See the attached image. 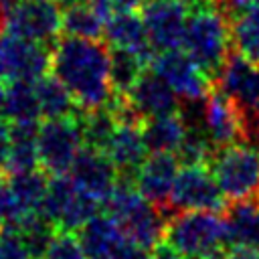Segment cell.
I'll use <instances>...</instances> for the list:
<instances>
[{
	"instance_id": "17",
	"label": "cell",
	"mask_w": 259,
	"mask_h": 259,
	"mask_svg": "<svg viewBox=\"0 0 259 259\" xmlns=\"http://www.w3.org/2000/svg\"><path fill=\"white\" fill-rule=\"evenodd\" d=\"M125 97L142 119L174 113L178 107V95L154 71H144Z\"/></svg>"
},
{
	"instance_id": "10",
	"label": "cell",
	"mask_w": 259,
	"mask_h": 259,
	"mask_svg": "<svg viewBox=\"0 0 259 259\" xmlns=\"http://www.w3.org/2000/svg\"><path fill=\"white\" fill-rule=\"evenodd\" d=\"M51 69V51L10 32H0V79L2 81H36Z\"/></svg>"
},
{
	"instance_id": "25",
	"label": "cell",
	"mask_w": 259,
	"mask_h": 259,
	"mask_svg": "<svg viewBox=\"0 0 259 259\" xmlns=\"http://www.w3.org/2000/svg\"><path fill=\"white\" fill-rule=\"evenodd\" d=\"M38 125L34 123H10V156L8 172L34 170L38 164Z\"/></svg>"
},
{
	"instance_id": "36",
	"label": "cell",
	"mask_w": 259,
	"mask_h": 259,
	"mask_svg": "<svg viewBox=\"0 0 259 259\" xmlns=\"http://www.w3.org/2000/svg\"><path fill=\"white\" fill-rule=\"evenodd\" d=\"M152 259H184L168 241H160L152 247V253H150Z\"/></svg>"
},
{
	"instance_id": "5",
	"label": "cell",
	"mask_w": 259,
	"mask_h": 259,
	"mask_svg": "<svg viewBox=\"0 0 259 259\" xmlns=\"http://www.w3.org/2000/svg\"><path fill=\"white\" fill-rule=\"evenodd\" d=\"M208 168L229 202L259 200V150L233 144L214 150Z\"/></svg>"
},
{
	"instance_id": "12",
	"label": "cell",
	"mask_w": 259,
	"mask_h": 259,
	"mask_svg": "<svg viewBox=\"0 0 259 259\" xmlns=\"http://www.w3.org/2000/svg\"><path fill=\"white\" fill-rule=\"evenodd\" d=\"M152 71L160 75L184 101L204 99L210 91V77L186 53H180L178 49L154 55Z\"/></svg>"
},
{
	"instance_id": "31",
	"label": "cell",
	"mask_w": 259,
	"mask_h": 259,
	"mask_svg": "<svg viewBox=\"0 0 259 259\" xmlns=\"http://www.w3.org/2000/svg\"><path fill=\"white\" fill-rule=\"evenodd\" d=\"M0 259H30L28 247L14 227L0 229Z\"/></svg>"
},
{
	"instance_id": "27",
	"label": "cell",
	"mask_w": 259,
	"mask_h": 259,
	"mask_svg": "<svg viewBox=\"0 0 259 259\" xmlns=\"http://www.w3.org/2000/svg\"><path fill=\"white\" fill-rule=\"evenodd\" d=\"M79 123L83 132V144L93 150H101L107 146L111 134L117 127V117L109 105H101L95 109L79 111Z\"/></svg>"
},
{
	"instance_id": "21",
	"label": "cell",
	"mask_w": 259,
	"mask_h": 259,
	"mask_svg": "<svg viewBox=\"0 0 259 259\" xmlns=\"http://www.w3.org/2000/svg\"><path fill=\"white\" fill-rule=\"evenodd\" d=\"M79 241L87 259H109L125 241L123 231L109 214H95L79 229Z\"/></svg>"
},
{
	"instance_id": "22",
	"label": "cell",
	"mask_w": 259,
	"mask_h": 259,
	"mask_svg": "<svg viewBox=\"0 0 259 259\" xmlns=\"http://www.w3.org/2000/svg\"><path fill=\"white\" fill-rule=\"evenodd\" d=\"M186 134H188L186 119L182 117V113H176V111L148 117L142 121V138L148 152L152 154H158V152L176 154Z\"/></svg>"
},
{
	"instance_id": "24",
	"label": "cell",
	"mask_w": 259,
	"mask_h": 259,
	"mask_svg": "<svg viewBox=\"0 0 259 259\" xmlns=\"http://www.w3.org/2000/svg\"><path fill=\"white\" fill-rule=\"evenodd\" d=\"M36 97H38V107H40V117L45 119H59V117H73L81 109L77 107L73 95L69 89L55 77V75H45L34 81Z\"/></svg>"
},
{
	"instance_id": "41",
	"label": "cell",
	"mask_w": 259,
	"mask_h": 259,
	"mask_svg": "<svg viewBox=\"0 0 259 259\" xmlns=\"http://www.w3.org/2000/svg\"><path fill=\"white\" fill-rule=\"evenodd\" d=\"M4 85H2V79H0V119L4 117Z\"/></svg>"
},
{
	"instance_id": "11",
	"label": "cell",
	"mask_w": 259,
	"mask_h": 259,
	"mask_svg": "<svg viewBox=\"0 0 259 259\" xmlns=\"http://www.w3.org/2000/svg\"><path fill=\"white\" fill-rule=\"evenodd\" d=\"M142 20L156 53L182 47L188 20L186 4L178 0H146L142 4Z\"/></svg>"
},
{
	"instance_id": "32",
	"label": "cell",
	"mask_w": 259,
	"mask_h": 259,
	"mask_svg": "<svg viewBox=\"0 0 259 259\" xmlns=\"http://www.w3.org/2000/svg\"><path fill=\"white\" fill-rule=\"evenodd\" d=\"M146 0H89V4L95 8V12L107 20L115 12H125V10H136L142 8Z\"/></svg>"
},
{
	"instance_id": "26",
	"label": "cell",
	"mask_w": 259,
	"mask_h": 259,
	"mask_svg": "<svg viewBox=\"0 0 259 259\" xmlns=\"http://www.w3.org/2000/svg\"><path fill=\"white\" fill-rule=\"evenodd\" d=\"M233 49L259 63V0H251L231 18Z\"/></svg>"
},
{
	"instance_id": "18",
	"label": "cell",
	"mask_w": 259,
	"mask_h": 259,
	"mask_svg": "<svg viewBox=\"0 0 259 259\" xmlns=\"http://www.w3.org/2000/svg\"><path fill=\"white\" fill-rule=\"evenodd\" d=\"M103 152L117 168L119 176H125V180H130L132 174L136 176L148 152L142 138V123H117Z\"/></svg>"
},
{
	"instance_id": "20",
	"label": "cell",
	"mask_w": 259,
	"mask_h": 259,
	"mask_svg": "<svg viewBox=\"0 0 259 259\" xmlns=\"http://www.w3.org/2000/svg\"><path fill=\"white\" fill-rule=\"evenodd\" d=\"M227 239L231 247H247L259 251V200L229 202L223 210Z\"/></svg>"
},
{
	"instance_id": "42",
	"label": "cell",
	"mask_w": 259,
	"mask_h": 259,
	"mask_svg": "<svg viewBox=\"0 0 259 259\" xmlns=\"http://www.w3.org/2000/svg\"><path fill=\"white\" fill-rule=\"evenodd\" d=\"M178 2H182V4H186V6H200V4H206V2H210V0H178Z\"/></svg>"
},
{
	"instance_id": "2",
	"label": "cell",
	"mask_w": 259,
	"mask_h": 259,
	"mask_svg": "<svg viewBox=\"0 0 259 259\" xmlns=\"http://www.w3.org/2000/svg\"><path fill=\"white\" fill-rule=\"evenodd\" d=\"M182 47L184 53L210 79H214L235 51L229 14L214 0L194 6L186 20Z\"/></svg>"
},
{
	"instance_id": "13",
	"label": "cell",
	"mask_w": 259,
	"mask_h": 259,
	"mask_svg": "<svg viewBox=\"0 0 259 259\" xmlns=\"http://www.w3.org/2000/svg\"><path fill=\"white\" fill-rule=\"evenodd\" d=\"M202 127L214 150L233 144H245V130L241 115L233 105V101L219 87H210V91L204 97Z\"/></svg>"
},
{
	"instance_id": "23",
	"label": "cell",
	"mask_w": 259,
	"mask_h": 259,
	"mask_svg": "<svg viewBox=\"0 0 259 259\" xmlns=\"http://www.w3.org/2000/svg\"><path fill=\"white\" fill-rule=\"evenodd\" d=\"M40 117L34 81H8L4 89V119L8 123H34Z\"/></svg>"
},
{
	"instance_id": "40",
	"label": "cell",
	"mask_w": 259,
	"mask_h": 259,
	"mask_svg": "<svg viewBox=\"0 0 259 259\" xmlns=\"http://www.w3.org/2000/svg\"><path fill=\"white\" fill-rule=\"evenodd\" d=\"M89 0H57V4L61 8H71V6H77V4H85Z\"/></svg>"
},
{
	"instance_id": "7",
	"label": "cell",
	"mask_w": 259,
	"mask_h": 259,
	"mask_svg": "<svg viewBox=\"0 0 259 259\" xmlns=\"http://www.w3.org/2000/svg\"><path fill=\"white\" fill-rule=\"evenodd\" d=\"M97 206L99 202L81 190L73 178L61 174L51 178L40 212L57 227V231H79L97 214Z\"/></svg>"
},
{
	"instance_id": "9",
	"label": "cell",
	"mask_w": 259,
	"mask_h": 259,
	"mask_svg": "<svg viewBox=\"0 0 259 259\" xmlns=\"http://www.w3.org/2000/svg\"><path fill=\"white\" fill-rule=\"evenodd\" d=\"M61 20H63V12L57 2L20 0L10 6L2 30L47 45L59 36Z\"/></svg>"
},
{
	"instance_id": "16",
	"label": "cell",
	"mask_w": 259,
	"mask_h": 259,
	"mask_svg": "<svg viewBox=\"0 0 259 259\" xmlns=\"http://www.w3.org/2000/svg\"><path fill=\"white\" fill-rule=\"evenodd\" d=\"M103 36H105L109 47L127 51L132 55H136L138 59H142L146 65L152 63V59L156 55V51H154V47L148 38L142 14H138L136 10H125V12L111 14L105 20Z\"/></svg>"
},
{
	"instance_id": "35",
	"label": "cell",
	"mask_w": 259,
	"mask_h": 259,
	"mask_svg": "<svg viewBox=\"0 0 259 259\" xmlns=\"http://www.w3.org/2000/svg\"><path fill=\"white\" fill-rule=\"evenodd\" d=\"M10 156V123L0 119V174L8 168Z\"/></svg>"
},
{
	"instance_id": "19",
	"label": "cell",
	"mask_w": 259,
	"mask_h": 259,
	"mask_svg": "<svg viewBox=\"0 0 259 259\" xmlns=\"http://www.w3.org/2000/svg\"><path fill=\"white\" fill-rule=\"evenodd\" d=\"M49 182H51L49 174L45 170H36V168L26 170V172L10 174L8 186H10L16 219L8 227H16L24 217L42 210V202H45V196H47V190H49Z\"/></svg>"
},
{
	"instance_id": "3",
	"label": "cell",
	"mask_w": 259,
	"mask_h": 259,
	"mask_svg": "<svg viewBox=\"0 0 259 259\" xmlns=\"http://www.w3.org/2000/svg\"><path fill=\"white\" fill-rule=\"evenodd\" d=\"M164 241L182 257L227 259L229 239L225 217L217 210H184L166 223Z\"/></svg>"
},
{
	"instance_id": "29",
	"label": "cell",
	"mask_w": 259,
	"mask_h": 259,
	"mask_svg": "<svg viewBox=\"0 0 259 259\" xmlns=\"http://www.w3.org/2000/svg\"><path fill=\"white\" fill-rule=\"evenodd\" d=\"M146 63L136 55L115 49L111 51V87L113 95H125L144 73Z\"/></svg>"
},
{
	"instance_id": "30",
	"label": "cell",
	"mask_w": 259,
	"mask_h": 259,
	"mask_svg": "<svg viewBox=\"0 0 259 259\" xmlns=\"http://www.w3.org/2000/svg\"><path fill=\"white\" fill-rule=\"evenodd\" d=\"M42 259H87V255L73 231H57Z\"/></svg>"
},
{
	"instance_id": "4",
	"label": "cell",
	"mask_w": 259,
	"mask_h": 259,
	"mask_svg": "<svg viewBox=\"0 0 259 259\" xmlns=\"http://www.w3.org/2000/svg\"><path fill=\"white\" fill-rule=\"evenodd\" d=\"M105 208L107 214L119 225L127 241L144 249H152L162 241L168 223L164 208L146 200L132 180H123L115 186L111 196L105 200Z\"/></svg>"
},
{
	"instance_id": "38",
	"label": "cell",
	"mask_w": 259,
	"mask_h": 259,
	"mask_svg": "<svg viewBox=\"0 0 259 259\" xmlns=\"http://www.w3.org/2000/svg\"><path fill=\"white\" fill-rule=\"evenodd\" d=\"M227 259H259V251L247 247H231L227 251Z\"/></svg>"
},
{
	"instance_id": "15",
	"label": "cell",
	"mask_w": 259,
	"mask_h": 259,
	"mask_svg": "<svg viewBox=\"0 0 259 259\" xmlns=\"http://www.w3.org/2000/svg\"><path fill=\"white\" fill-rule=\"evenodd\" d=\"M176 176H178L176 154L158 152V154L148 156L142 162V166L138 168V172L134 176V184L146 200L168 210V202H170V194H172Z\"/></svg>"
},
{
	"instance_id": "8",
	"label": "cell",
	"mask_w": 259,
	"mask_h": 259,
	"mask_svg": "<svg viewBox=\"0 0 259 259\" xmlns=\"http://www.w3.org/2000/svg\"><path fill=\"white\" fill-rule=\"evenodd\" d=\"M225 196L206 164L184 166L178 170L168 210L184 212V210H225Z\"/></svg>"
},
{
	"instance_id": "39",
	"label": "cell",
	"mask_w": 259,
	"mask_h": 259,
	"mask_svg": "<svg viewBox=\"0 0 259 259\" xmlns=\"http://www.w3.org/2000/svg\"><path fill=\"white\" fill-rule=\"evenodd\" d=\"M12 4H14L12 0H0V32L4 28V20H6V14H8V10H10Z\"/></svg>"
},
{
	"instance_id": "1",
	"label": "cell",
	"mask_w": 259,
	"mask_h": 259,
	"mask_svg": "<svg viewBox=\"0 0 259 259\" xmlns=\"http://www.w3.org/2000/svg\"><path fill=\"white\" fill-rule=\"evenodd\" d=\"M51 71L69 89L81 111L107 105L113 97L107 42L65 36L51 51Z\"/></svg>"
},
{
	"instance_id": "6",
	"label": "cell",
	"mask_w": 259,
	"mask_h": 259,
	"mask_svg": "<svg viewBox=\"0 0 259 259\" xmlns=\"http://www.w3.org/2000/svg\"><path fill=\"white\" fill-rule=\"evenodd\" d=\"M77 115L47 119L38 125V164L51 176L67 174L85 146Z\"/></svg>"
},
{
	"instance_id": "14",
	"label": "cell",
	"mask_w": 259,
	"mask_h": 259,
	"mask_svg": "<svg viewBox=\"0 0 259 259\" xmlns=\"http://www.w3.org/2000/svg\"><path fill=\"white\" fill-rule=\"evenodd\" d=\"M69 174L73 182L97 202H105L119 184V172L105 156V152L87 146H83V150L79 152Z\"/></svg>"
},
{
	"instance_id": "34",
	"label": "cell",
	"mask_w": 259,
	"mask_h": 259,
	"mask_svg": "<svg viewBox=\"0 0 259 259\" xmlns=\"http://www.w3.org/2000/svg\"><path fill=\"white\" fill-rule=\"evenodd\" d=\"M109 259H152V257H150L148 249H144V247H140V245H136V243H132V241L125 239L115 249V253Z\"/></svg>"
},
{
	"instance_id": "33",
	"label": "cell",
	"mask_w": 259,
	"mask_h": 259,
	"mask_svg": "<svg viewBox=\"0 0 259 259\" xmlns=\"http://www.w3.org/2000/svg\"><path fill=\"white\" fill-rule=\"evenodd\" d=\"M14 219H16V210H14L10 186H8V182L0 176V229L12 225Z\"/></svg>"
},
{
	"instance_id": "28",
	"label": "cell",
	"mask_w": 259,
	"mask_h": 259,
	"mask_svg": "<svg viewBox=\"0 0 259 259\" xmlns=\"http://www.w3.org/2000/svg\"><path fill=\"white\" fill-rule=\"evenodd\" d=\"M103 28H105V20L95 12V8L89 2L63 10L61 30L67 36L99 40V36L103 34Z\"/></svg>"
},
{
	"instance_id": "37",
	"label": "cell",
	"mask_w": 259,
	"mask_h": 259,
	"mask_svg": "<svg viewBox=\"0 0 259 259\" xmlns=\"http://www.w3.org/2000/svg\"><path fill=\"white\" fill-rule=\"evenodd\" d=\"M214 2L229 14V18H233V16H235L239 10H243L251 0H214Z\"/></svg>"
}]
</instances>
